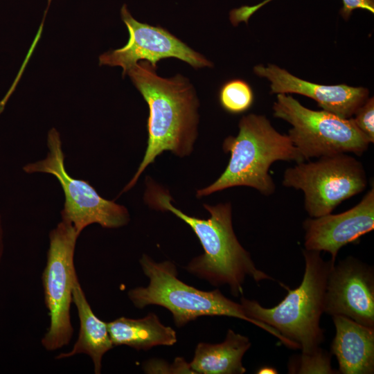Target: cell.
Instances as JSON below:
<instances>
[{
    "instance_id": "1",
    "label": "cell",
    "mask_w": 374,
    "mask_h": 374,
    "mask_svg": "<svg viewBox=\"0 0 374 374\" xmlns=\"http://www.w3.org/2000/svg\"><path fill=\"white\" fill-rule=\"evenodd\" d=\"M156 68L143 60L127 73L149 107L148 138L143 160L120 195L133 188L145 169L164 151L189 155L197 135L199 101L193 86L180 74L162 78Z\"/></svg>"
},
{
    "instance_id": "2",
    "label": "cell",
    "mask_w": 374,
    "mask_h": 374,
    "mask_svg": "<svg viewBox=\"0 0 374 374\" xmlns=\"http://www.w3.org/2000/svg\"><path fill=\"white\" fill-rule=\"evenodd\" d=\"M145 200L155 209L172 212L193 229L204 253L194 258L185 269L213 285H228L231 294H242V284L248 276L256 283L273 278L256 268L250 253L240 244L232 225L230 203L204 204L211 216L200 219L189 216L175 207L168 190L147 181Z\"/></svg>"
},
{
    "instance_id": "3",
    "label": "cell",
    "mask_w": 374,
    "mask_h": 374,
    "mask_svg": "<svg viewBox=\"0 0 374 374\" xmlns=\"http://www.w3.org/2000/svg\"><path fill=\"white\" fill-rule=\"evenodd\" d=\"M238 127V135L226 137L223 143V150L230 153L226 169L213 184L198 190L197 197L242 186L269 196L276 190L269 174L274 162L305 161L288 135L278 132L266 116L256 114L243 116Z\"/></svg>"
},
{
    "instance_id": "4",
    "label": "cell",
    "mask_w": 374,
    "mask_h": 374,
    "mask_svg": "<svg viewBox=\"0 0 374 374\" xmlns=\"http://www.w3.org/2000/svg\"><path fill=\"white\" fill-rule=\"evenodd\" d=\"M303 254L305 265L303 280L294 290L281 284L287 294L280 303L267 308L242 297L241 305L249 318L272 327L302 353L310 354L324 340L320 319L324 312L329 270L335 262L323 260L319 251L303 249Z\"/></svg>"
},
{
    "instance_id": "5",
    "label": "cell",
    "mask_w": 374,
    "mask_h": 374,
    "mask_svg": "<svg viewBox=\"0 0 374 374\" xmlns=\"http://www.w3.org/2000/svg\"><path fill=\"white\" fill-rule=\"evenodd\" d=\"M139 262L150 283L147 287H135L128 292V297L135 307L162 306L172 313L178 328L203 316L235 317L266 330L284 345L288 344L287 339L272 327L249 318L241 303L226 298L218 289L202 291L180 280L172 262H156L143 254Z\"/></svg>"
},
{
    "instance_id": "6",
    "label": "cell",
    "mask_w": 374,
    "mask_h": 374,
    "mask_svg": "<svg viewBox=\"0 0 374 374\" xmlns=\"http://www.w3.org/2000/svg\"><path fill=\"white\" fill-rule=\"evenodd\" d=\"M272 108L274 117L292 125L287 135L305 161L340 153L360 156L371 143L352 118L310 109L290 95L277 94Z\"/></svg>"
},
{
    "instance_id": "7",
    "label": "cell",
    "mask_w": 374,
    "mask_h": 374,
    "mask_svg": "<svg viewBox=\"0 0 374 374\" xmlns=\"http://www.w3.org/2000/svg\"><path fill=\"white\" fill-rule=\"evenodd\" d=\"M47 147L43 159L26 164L23 170L28 174H49L57 179L64 195L62 220L71 223L79 235L93 224L107 229L127 224L130 214L125 206L103 198L87 181L73 178L67 172L62 142L55 128L48 132Z\"/></svg>"
},
{
    "instance_id": "8",
    "label": "cell",
    "mask_w": 374,
    "mask_h": 374,
    "mask_svg": "<svg viewBox=\"0 0 374 374\" xmlns=\"http://www.w3.org/2000/svg\"><path fill=\"white\" fill-rule=\"evenodd\" d=\"M282 184L301 190L305 210L310 217H318L331 213L343 201L364 191L367 177L359 161L340 153L287 168Z\"/></svg>"
},
{
    "instance_id": "9",
    "label": "cell",
    "mask_w": 374,
    "mask_h": 374,
    "mask_svg": "<svg viewBox=\"0 0 374 374\" xmlns=\"http://www.w3.org/2000/svg\"><path fill=\"white\" fill-rule=\"evenodd\" d=\"M79 236L73 225L64 220L49 233L46 263L42 275L50 323L41 344L47 351L67 346L73 336L70 312L73 287L78 280L74 255Z\"/></svg>"
},
{
    "instance_id": "10",
    "label": "cell",
    "mask_w": 374,
    "mask_h": 374,
    "mask_svg": "<svg viewBox=\"0 0 374 374\" xmlns=\"http://www.w3.org/2000/svg\"><path fill=\"white\" fill-rule=\"evenodd\" d=\"M121 17L129 32V39L122 48L99 56V65L121 66L123 76L139 61H147L157 67V62L174 57L198 69L211 67L213 63L187 46L166 29L135 19L124 4Z\"/></svg>"
},
{
    "instance_id": "11",
    "label": "cell",
    "mask_w": 374,
    "mask_h": 374,
    "mask_svg": "<svg viewBox=\"0 0 374 374\" xmlns=\"http://www.w3.org/2000/svg\"><path fill=\"white\" fill-rule=\"evenodd\" d=\"M324 312L374 328V275L371 267L349 256L330 268Z\"/></svg>"
},
{
    "instance_id": "12",
    "label": "cell",
    "mask_w": 374,
    "mask_h": 374,
    "mask_svg": "<svg viewBox=\"0 0 374 374\" xmlns=\"http://www.w3.org/2000/svg\"><path fill=\"white\" fill-rule=\"evenodd\" d=\"M305 249L326 251L335 260L339 249L374 229V188L353 208L339 214L310 217L303 223Z\"/></svg>"
},
{
    "instance_id": "13",
    "label": "cell",
    "mask_w": 374,
    "mask_h": 374,
    "mask_svg": "<svg viewBox=\"0 0 374 374\" xmlns=\"http://www.w3.org/2000/svg\"><path fill=\"white\" fill-rule=\"evenodd\" d=\"M259 77L270 83L271 93H296L315 100L323 110L349 118L368 98V90L363 87L345 84L326 85L313 83L290 73L273 64H258L253 68Z\"/></svg>"
},
{
    "instance_id": "14",
    "label": "cell",
    "mask_w": 374,
    "mask_h": 374,
    "mask_svg": "<svg viewBox=\"0 0 374 374\" xmlns=\"http://www.w3.org/2000/svg\"><path fill=\"white\" fill-rule=\"evenodd\" d=\"M336 335L331 352L342 374L374 373V328L341 315L332 316Z\"/></svg>"
},
{
    "instance_id": "15",
    "label": "cell",
    "mask_w": 374,
    "mask_h": 374,
    "mask_svg": "<svg viewBox=\"0 0 374 374\" xmlns=\"http://www.w3.org/2000/svg\"><path fill=\"white\" fill-rule=\"evenodd\" d=\"M73 302L77 308L80 321L78 339L70 351L60 353L55 359H62L78 354L87 355L93 363L94 373L99 374L104 355L114 347L107 323L100 319L92 311L79 280H76L73 287Z\"/></svg>"
},
{
    "instance_id": "16",
    "label": "cell",
    "mask_w": 374,
    "mask_h": 374,
    "mask_svg": "<svg viewBox=\"0 0 374 374\" xmlns=\"http://www.w3.org/2000/svg\"><path fill=\"white\" fill-rule=\"evenodd\" d=\"M251 345L248 337L229 329L222 343L197 344L189 365L195 373L242 374V357Z\"/></svg>"
},
{
    "instance_id": "17",
    "label": "cell",
    "mask_w": 374,
    "mask_h": 374,
    "mask_svg": "<svg viewBox=\"0 0 374 374\" xmlns=\"http://www.w3.org/2000/svg\"><path fill=\"white\" fill-rule=\"evenodd\" d=\"M114 346H128L136 350H149L156 346H172L177 343L176 332L161 323L154 313L142 319L119 317L107 323Z\"/></svg>"
},
{
    "instance_id": "18",
    "label": "cell",
    "mask_w": 374,
    "mask_h": 374,
    "mask_svg": "<svg viewBox=\"0 0 374 374\" xmlns=\"http://www.w3.org/2000/svg\"><path fill=\"white\" fill-rule=\"evenodd\" d=\"M221 107L227 112L238 114L247 111L254 100L251 86L244 80L233 79L226 82L218 94Z\"/></svg>"
},
{
    "instance_id": "19",
    "label": "cell",
    "mask_w": 374,
    "mask_h": 374,
    "mask_svg": "<svg viewBox=\"0 0 374 374\" xmlns=\"http://www.w3.org/2000/svg\"><path fill=\"white\" fill-rule=\"evenodd\" d=\"M288 370L290 373L299 374H335L339 372L333 369L330 364V355L319 348L310 354L302 353L291 360Z\"/></svg>"
},
{
    "instance_id": "20",
    "label": "cell",
    "mask_w": 374,
    "mask_h": 374,
    "mask_svg": "<svg viewBox=\"0 0 374 374\" xmlns=\"http://www.w3.org/2000/svg\"><path fill=\"white\" fill-rule=\"evenodd\" d=\"M353 118L359 130L371 143H374V98H368L356 110Z\"/></svg>"
},
{
    "instance_id": "21",
    "label": "cell",
    "mask_w": 374,
    "mask_h": 374,
    "mask_svg": "<svg viewBox=\"0 0 374 374\" xmlns=\"http://www.w3.org/2000/svg\"><path fill=\"white\" fill-rule=\"evenodd\" d=\"M271 1L272 0H265L256 5L249 6V12L253 14ZM341 1L343 6L339 12L345 20H348L352 12L357 9H362L374 13V0H341Z\"/></svg>"
},
{
    "instance_id": "22",
    "label": "cell",
    "mask_w": 374,
    "mask_h": 374,
    "mask_svg": "<svg viewBox=\"0 0 374 374\" xmlns=\"http://www.w3.org/2000/svg\"><path fill=\"white\" fill-rule=\"evenodd\" d=\"M155 361L152 360L149 362H148L144 366V371L146 373H151L155 368L160 367L157 373H166L167 368H168V373H195L191 369L189 363H187L184 358L177 357L175 359L174 363L170 367L165 362H162L163 364H161L159 360L154 359Z\"/></svg>"
},
{
    "instance_id": "23",
    "label": "cell",
    "mask_w": 374,
    "mask_h": 374,
    "mask_svg": "<svg viewBox=\"0 0 374 374\" xmlns=\"http://www.w3.org/2000/svg\"><path fill=\"white\" fill-rule=\"evenodd\" d=\"M4 253V228L1 214L0 213V267Z\"/></svg>"
},
{
    "instance_id": "24",
    "label": "cell",
    "mask_w": 374,
    "mask_h": 374,
    "mask_svg": "<svg viewBox=\"0 0 374 374\" xmlns=\"http://www.w3.org/2000/svg\"><path fill=\"white\" fill-rule=\"evenodd\" d=\"M256 373L258 374H276L278 373V371L272 367L264 366L260 368Z\"/></svg>"
},
{
    "instance_id": "25",
    "label": "cell",
    "mask_w": 374,
    "mask_h": 374,
    "mask_svg": "<svg viewBox=\"0 0 374 374\" xmlns=\"http://www.w3.org/2000/svg\"><path fill=\"white\" fill-rule=\"evenodd\" d=\"M51 0H48V3H50Z\"/></svg>"
}]
</instances>
